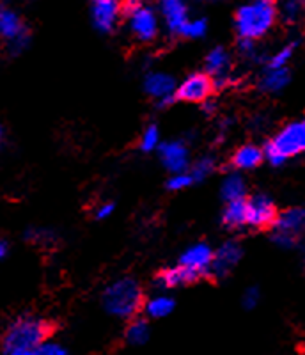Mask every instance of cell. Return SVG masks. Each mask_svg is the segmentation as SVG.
<instances>
[{"instance_id": "1", "label": "cell", "mask_w": 305, "mask_h": 355, "mask_svg": "<svg viewBox=\"0 0 305 355\" xmlns=\"http://www.w3.org/2000/svg\"><path fill=\"white\" fill-rule=\"evenodd\" d=\"M277 20V0H249L238 8L234 15V28L240 40L257 41L272 31Z\"/></svg>"}, {"instance_id": "2", "label": "cell", "mask_w": 305, "mask_h": 355, "mask_svg": "<svg viewBox=\"0 0 305 355\" xmlns=\"http://www.w3.org/2000/svg\"><path fill=\"white\" fill-rule=\"evenodd\" d=\"M53 334V323L37 316H20L11 323L2 338L6 354L15 350H37Z\"/></svg>"}, {"instance_id": "3", "label": "cell", "mask_w": 305, "mask_h": 355, "mask_svg": "<svg viewBox=\"0 0 305 355\" xmlns=\"http://www.w3.org/2000/svg\"><path fill=\"white\" fill-rule=\"evenodd\" d=\"M103 306L110 315L119 318H135L144 306L141 284L130 277H123L110 284L103 293Z\"/></svg>"}, {"instance_id": "4", "label": "cell", "mask_w": 305, "mask_h": 355, "mask_svg": "<svg viewBox=\"0 0 305 355\" xmlns=\"http://www.w3.org/2000/svg\"><path fill=\"white\" fill-rule=\"evenodd\" d=\"M263 151L272 166H282L289 158L305 153V117L286 125L275 137L270 139Z\"/></svg>"}, {"instance_id": "5", "label": "cell", "mask_w": 305, "mask_h": 355, "mask_svg": "<svg viewBox=\"0 0 305 355\" xmlns=\"http://www.w3.org/2000/svg\"><path fill=\"white\" fill-rule=\"evenodd\" d=\"M123 17L126 18L130 34L141 43H151L160 33L158 11L152 6L146 4V0H125Z\"/></svg>"}, {"instance_id": "6", "label": "cell", "mask_w": 305, "mask_h": 355, "mask_svg": "<svg viewBox=\"0 0 305 355\" xmlns=\"http://www.w3.org/2000/svg\"><path fill=\"white\" fill-rule=\"evenodd\" d=\"M272 240L279 247H293L305 233V208H289L277 215L272 224Z\"/></svg>"}, {"instance_id": "7", "label": "cell", "mask_w": 305, "mask_h": 355, "mask_svg": "<svg viewBox=\"0 0 305 355\" xmlns=\"http://www.w3.org/2000/svg\"><path fill=\"white\" fill-rule=\"evenodd\" d=\"M0 40L8 41L9 52L15 55L24 52L31 41L28 28L25 27L20 15L6 6H0Z\"/></svg>"}, {"instance_id": "8", "label": "cell", "mask_w": 305, "mask_h": 355, "mask_svg": "<svg viewBox=\"0 0 305 355\" xmlns=\"http://www.w3.org/2000/svg\"><path fill=\"white\" fill-rule=\"evenodd\" d=\"M215 84L206 73H192L176 87V100L189 101V103H201L208 101L213 93Z\"/></svg>"}, {"instance_id": "9", "label": "cell", "mask_w": 305, "mask_h": 355, "mask_svg": "<svg viewBox=\"0 0 305 355\" xmlns=\"http://www.w3.org/2000/svg\"><path fill=\"white\" fill-rule=\"evenodd\" d=\"M121 17H123L121 0H91V20L100 33H112Z\"/></svg>"}, {"instance_id": "10", "label": "cell", "mask_w": 305, "mask_h": 355, "mask_svg": "<svg viewBox=\"0 0 305 355\" xmlns=\"http://www.w3.org/2000/svg\"><path fill=\"white\" fill-rule=\"evenodd\" d=\"M277 218V210L272 199L265 194H256L247 199V224L252 227L272 226Z\"/></svg>"}, {"instance_id": "11", "label": "cell", "mask_w": 305, "mask_h": 355, "mask_svg": "<svg viewBox=\"0 0 305 355\" xmlns=\"http://www.w3.org/2000/svg\"><path fill=\"white\" fill-rule=\"evenodd\" d=\"M157 11L158 15H162L167 31L176 36H180L183 25L190 20L186 0H158Z\"/></svg>"}, {"instance_id": "12", "label": "cell", "mask_w": 305, "mask_h": 355, "mask_svg": "<svg viewBox=\"0 0 305 355\" xmlns=\"http://www.w3.org/2000/svg\"><path fill=\"white\" fill-rule=\"evenodd\" d=\"M162 164L171 174L185 173L189 169L190 151L183 141H171L158 146Z\"/></svg>"}, {"instance_id": "13", "label": "cell", "mask_w": 305, "mask_h": 355, "mask_svg": "<svg viewBox=\"0 0 305 355\" xmlns=\"http://www.w3.org/2000/svg\"><path fill=\"white\" fill-rule=\"evenodd\" d=\"M211 261L213 250L208 243H195V245L189 247L180 258V265L189 268L197 277L209 274V270H211Z\"/></svg>"}, {"instance_id": "14", "label": "cell", "mask_w": 305, "mask_h": 355, "mask_svg": "<svg viewBox=\"0 0 305 355\" xmlns=\"http://www.w3.org/2000/svg\"><path fill=\"white\" fill-rule=\"evenodd\" d=\"M144 87L149 96L160 101V105H169L176 100V80L167 73H149Z\"/></svg>"}, {"instance_id": "15", "label": "cell", "mask_w": 305, "mask_h": 355, "mask_svg": "<svg viewBox=\"0 0 305 355\" xmlns=\"http://www.w3.org/2000/svg\"><path fill=\"white\" fill-rule=\"evenodd\" d=\"M229 71H231V55L224 46H215L206 55V75L218 87L229 84Z\"/></svg>"}, {"instance_id": "16", "label": "cell", "mask_w": 305, "mask_h": 355, "mask_svg": "<svg viewBox=\"0 0 305 355\" xmlns=\"http://www.w3.org/2000/svg\"><path fill=\"white\" fill-rule=\"evenodd\" d=\"M241 256H243V250H241L240 243L234 242V240L225 242L224 245L218 247L217 252H213L211 270L209 272L217 275V277H224L240 263Z\"/></svg>"}, {"instance_id": "17", "label": "cell", "mask_w": 305, "mask_h": 355, "mask_svg": "<svg viewBox=\"0 0 305 355\" xmlns=\"http://www.w3.org/2000/svg\"><path fill=\"white\" fill-rule=\"evenodd\" d=\"M197 275L192 274L189 268H185L183 265L177 266H169V268H164V270L158 274L157 284L160 288H165V290H171V288H180L185 286V284L195 283Z\"/></svg>"}, {"instance_id": "18", "label": "cell", "mask_w": 305, "mask_h": 355, "mask_svg": "<svg viewBox=\"0 0 305 355\" xmlns=\"http://www.w3.org/2000/svg\"><path fill=\"white\" fill-rule=\"evenodd\" d=\"M263 160H265V151H263L259 146L245 144L240 146V148L234 151L233 158H231V164H233L238 171H250L256 169Z\"/></svg>"}, {"instance_id": "19", "label": "cell", "mask_w": 305, "mask_h": 355, "mask_svg": "<svg viewBox=\"0 0 305 355\" xmlns=\"http://www.w3.org/2000/svg\"><path fill=\"white\" fill-rule=\"evenodd\" d=\"M222 222L231 230L247 226V199L229 201L222 211Z\"/></svg>"}, {"instance_id": "20", "label": "cell", "mask_w": 305, "mask_h": 355, "mask_svg": "<svg viewBox=\"0 0 305 355\" xmlns=\"http://www.w3.org/2000/svg\"><path fill=\"white\" fill-rule=\"evenodd\" d=\"M289 84L288 68H266L265 75L259 80V87L265 93H281L282 89Z\"/></svg>"}, {"instance_id": "21", "label": "cell", "mask_w": 305, "mask_h": 355, "mask_svg": "<svg viewBox=\"0 0 305 355\" xmlns=\"http://www.w3.org/2000/svg\"><path fill=\"white\" fill-rule=\"evenodd\" d=\"M220 194H222V199H224L225 202L238 201V199H245V194H247L245 180H243V178H241L238 173L227 174V176L224 178V182H222Z\"/></svg>"}, {"instance_id": "22", "label": "cell", "mask_w": 305, "mask_h": 355, "mask_svg": "<svg viewBox=\"0 0 305 355\" xmlns=\"http://www.w3.org/2000/svg\"><path fill=\"white\" fill-rule=\"evenodd\" d=\"M279 18L288 25L305 20V0H282L279 4Z\"/></svg>"}, {"instance_id": "23", "label": "cell", "mask_w": 305, "mask_h": 355, "mask_svg": "<svg viewBox=\"0 0 305 355\" xmlns=\"http://www.w3.org/2000/svg\"><path fill=\"white\" fill-rule=\"evenodd\" d=\"M174 309V300L169 295H157L146 302V313L151 318H164V316L171 315Z\"/></svg>"}, {"instance_id": "24", "label": "cell", "mask_w": 305, "mask_h": 355, "mask_svg": "<svg viewBox=\"0 0 305 355\" xmlns=\"http://www.w3.org/2000/svg\"><path fill=\"white\" fill-rule=\"evenodd\" d=\"M149 338V325L146 320L133 318L126 327V341L130 345H142Z\"/></svg>"}, {"instance_id": "25", "label": "cell", "mask_w": 305, "mask_h": 355, "mask_svg": "<svg viewBox=\"0 0 305 355\" xmlns=\"http://www.w3.org/2000/svg\"><path fill=\"white\" fill-rule=\"evenodd\" d=\"M297 46H298V41H289V43H286L282 49H279L277 52L270 57L268 68H286L288 62L293 59L295 52H297Z\"/></svg>"}, {"instance_id": "26", "label": "cell", "mask_w": 305, "mask_h": 355, "mask_svg": "<svg viewBox=\"0 0 305 355\" xmlns=\"http://www.w3.org/2000/svg\"><path fill=\"white\" fill-rule=\"evenodd\" d=\"M215 167H217V162H215V158L202 157V158H199L195 164H193L192 169H190L189 173H190V176H192L193 183L202 182V180H206V178L209 176V174H213Z\"/></svg>"}, {"instance_id": "27", "label": "cell", "mask_w": 305, "mask_h": 355, "mask_svg": "<svg viewBox=\"0 0 305 355\" xmlns=\"http://www.w3.org/2000/svg\"><path fill=\"white\" fill-rule=\"evenodd\" d=\"M206 33H208V21L204 18H190L181 28L180 36L189 37V40H199V37H204Z\"/></svg>"}, {"instance_id": "28", "label": "cell", "mask_w": 305, "mask_h": 355, "mask_svg": "<svg viewBox=\"0 0 305 355\" xmlns=\"http://www.w3.org/2000/svg\"><path fill=\"white\" fill-rule=\"evenodd\" d=\"M158 144H160V132L155 125H149L148 128L144 130L141 139V148L142 151H152L157 150Z\"/></svg>"}, {"instance_id": "29", "label": "cell", "mask_w": 305, "mask_h": 355, "mask_svg": "<svg viewBox=\"0 0 305 355\" xmlns=\"http://www.w3.org/2000/svg\"><path fill=\"white\" fill-rule=\"evenodd\" d=\"M192 183H193L192 176H190L189 171H185V173L173 174V176L169 178V182H167V189L169 190H185V189H189Z\"/></svg>"}, {"instance_id": "30", "label": "cell", "mask_w": 305, "mask_h": 355, "mask_svg": "<svg viewBox=\"0 0 305 355\" xmlns=\"http://www.w3.org/2000/svg\"><path fill=\"white\" fill-rule=\"evenodd\" d=\"M37 355H68V352L55 343H44L36 350Z\"/></svg>"}, {"instance_id": "31", "label": "cell", "mask_w": 305, "mask_h": 355, "mask_svg": "<svg viewBox=\"0 0 305 355\" xmlns=\"http://www.w3.org/2000/svg\"><path fill=\"white\" fill-rule=\"evenodd\" d=\"M259 290L257 288H249V290L243 293V306L247 307V309H252V307L257 306V302H259Z\"/></svg>"}, {"instance_id": "32", "label": "cell", "mask_w": 305, "mask_h": 355, "mask_svg": "<svg viewBox=\"0 0 305 355\" xmlns=\"http://www.w3.org/2000/svg\"><path fill=\"white\" fill-rule=\"evenodd\" d=\"M240 53L243 57H247V59H254L257 53V49H256V41H249V40H240Z\"/></svg>"}, {"instance_id": "33", "label": "cell", "mask_w": 305, "mask_h": 355, "mask_svg": "<svg viewBox=\"0 0 305 355\" xmlns=\"http://www.w3.org/2000/svg\"><path fill=\"white\" fill-rule=\"evenodd\" d=\"M114 210H116V206H114V202H103V205L98 206L96 218H100V220H103V218H109L110 215L114 214Z\"/></svg>"}, {"instance_id": "34", "label": "cell", "mask_w": 305, "mask_h": 355, "mask_svg": "<svg viewBox=\"0 0 305 355\" xmlns=\"http://www.w3.org/2000/svg\"><path fill=\"white\" fill-rule=\"evenodd\" d=\"M8 355H37L36 350H15V352H9Z\"/></svg>"}, {"instance_id": "35", "label": "cell", "mask_w": 305, "mask_h": 355, "mask_svg": "<svg viewBox=\"0 0 305 355\" xmlns=\"http://www.w3.org/2000/svg\"><path fill=\"white\" fill-rule=\"evenodd\" d=\"M6 252H8V243H6L4 240H0V259L4 258Z\"/></svg>"}, {"instance_id": "36", "label": "cell", "mask_w": 305, "mask_h": 355, "mask_svg": "<svg viewBox=\"0 0 305 355\" xmlns=\"http://www.w3.org/2000/svg\"><path fill=\"white\" fill-rule=\"evenodd\" d=\"M0 141H2V126H0Z\"/></svg>"}]
</instances>
